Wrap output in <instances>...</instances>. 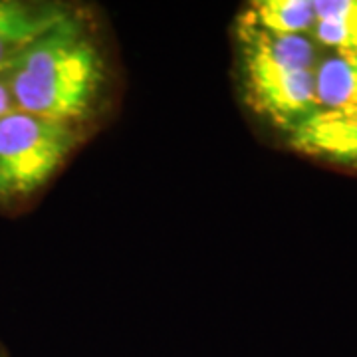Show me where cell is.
<instances>
[{
  "label": "cell",
  "mask_w": 357,
  "mask_h": 357,
  "mask_svg": "<svg viewBox=\"0 0 357 357\" xmlns=\"http://www.w3.org/2000/svg\"><path fill=\"white\" fill-rule=\"evenodd\" d=\"M2 77L14 109L72 126L100 98L102 54L72 13L34 40Z\"/></svg>",
  "instance_id": "cell-1"
},
{
  "label": "cell",
  "mask_w": 357,
  "mask_h": 357,
  "mask_svg": "<svg viewBox=\"0 0 357 357\" xmlns=\"http://www.w3.org/2000/svg\"><path fill=\"white\" fill-rule=\"evenodd\" d=\"M246 14L260 28L282 36H302L316 24L314 4L310 0H260Z\"/></svg>",
  "instance_id": "cell-8"
},
{
  "label": "cell",
  "mask_w": 357,
  "mask_h": 357,
  "mask_svg": "<svg viewBox=\"0 0 357 357\" xmlns=\"http://www.w3.org/2000/svg\"><path fill=\"white\" fill-rule=\"evenodd\" d=\"M314 34L335 54L357 56V0H316Z\"/></svg>",
  "instance_id": "cell-7"
},
{
  "label": "cell",
  "mask_w": 357,
  "mask_h": 357,
  "mask_svg": "<svg viewBox=\"0 0 357 357\" xmlns=\"http://www.w3.org/2000/svg\"><path fill=\"white\" fill-rule=\"evenodd\" d=\"M72 14L70 8L46 2L0 0V76L44 32Z\"/></svg>",
  "instance_id": "cell-5"
},
{
  "label": "cell",
  "mask_w": 357,
  "mask_h": 357,
  "mask_svg": "<svg viewBox=\"0 0 357 357\" xmlns=\"http://www.w3.org/2000/svg\"><path fill=\"white\" fill-rule=\"evenodd\" d=\"M13 100H10V93H8V88H6V82L4 77L0 76V117L6 115L10 109H13Z\"/></svg>",
  "instance_id": "cell-9"
},
{
  "label": "cell",
  "mask_w": 357,
  "mask_h": 357,
  "mask_svg": "<svg viewBox=\"0 0 357 357\" xmlns=\"http://www.w3.org/2000/svg\"><path fill=\"white\" fill-rule=\"evenodd\" d=\"M318 109L357 107V56L332 54L314 72Z\"/></svg>",
  "instance_id": "cell-6"
},
{
  "label": "cell",
  "mask_w": 357,
  "mask_h": 357,
  "mask_svg": "<svg viewBox=\"0 0 357 357\" xmlns=\"http://www.w3.org/2000/svg\"><path fill=\"white\" fill-rule=\"evenodd\" d=\"M298 151L357 167V107L318 109L290 131Z\"/></svg>",
  "instance_id": "cell-4"
},
{
  "label": "cell",
  "mask_w": 357,
  "mask_h": 357,
  "mask_svg": "<svg viewBox=\"0 0 357 357\" xmlns=\"http://www.w3.org/2000/svg\"><path fill=\"white\" fill-rule=\"evenodd\" d=\"M244 86L256 112L292 131L318 112L316 48L306 36L272 34L244 13L236 24Z\"/></svg>",
  "instance_id": "cell-2"
},
{
  "label": "cell",
  "mask_w": 357,
  "mask_h": 357,
  "mask_svg": "<svg viewBox=\"0 0 357 357\" xmlns=\"http://www.w3.org/2000/svg\"><path fill=\"white\" fill-rule=\"evenodd\" d=\"M77 135L70 123L10 109L0 117V203L40 189L64 165Z\"/></svg>",
  "instance_id": "cell-3"
}]
</instances>
